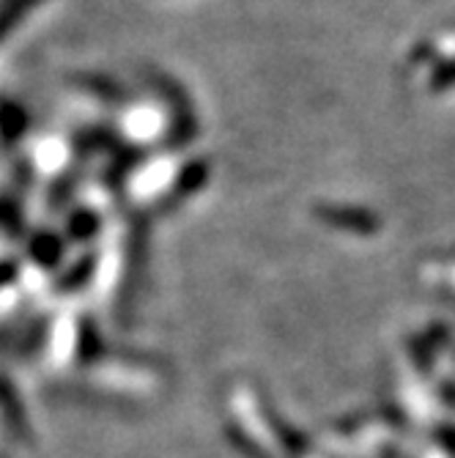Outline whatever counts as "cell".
I'll return each instance as SVG.
<instances>
[{
    "mask_svg": "<svg viewBox=\"0 0 455 458\" xmlns=\"http://www.w3.org/2000/svg\"><path fill=\"white\" fill-rule=\"evenodd\" d=\"M36 4L38 0H6V4L0 6V38H4Z\"/></svg>",
    "mask_w": 455,
    "mask_h": 458,
    "instance_id": "7a4b0ae2",
    "label": "cell"
},
{
    "mask_svg": "<svg viewBox=\"0 0 455 458\" xmlns=\"http://www.w3.org/2000/svg\"><path fill=\"white\" fill-rule=\"evenodd\" d=\"M25 127H28L25 110L17 102L0 99V143H4V146H14L22 138Z\"/></svg>",
    "mask_w": 455,
    "mask_h": 458,
    "instance_id": "6da1fadb",
    "label": "cell"
}]
</instances>
